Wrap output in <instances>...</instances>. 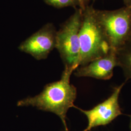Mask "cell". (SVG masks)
Listing matches in <instances>:
<instances>
[{"instance_id":"obj_12","label":"cell","mask_w":131,"mask_h":131,"mask_svg":"<svg viewBox=\"0 0 131 131\" xmlns=\"http://www.w3.org/2000/svg\"><path fill=\"white\" fill-rule=\"evenodd\" d=\"M130 131H131V119H130Z\"/></svg>"},{"instance_id":"obj_2","label":"cell","mask_w":131,"mask_h":131,"mask_svg":"<svg viewBox=\"0 0 131 131\" xmlns=\"http://www.w3.org/2000/svg\"><path fill=\"white\" fill-rule=\"evenodd\" d=\"M82 11L79 31V67L86 65L91 61L104 56L111 50L105 33L97 19L93 6L88 5Z\"/></svg>"},{"instance_id":"obj_4","label":"cell","mask_w":131,"mask_h":131,"mask_svg":"<svg viewBox=\"0 0 131 131\" xmlns=\"http://www.w3.org/2000/svg\"><path fill=\"white\" fill-rule=\"evenodd\" d=\"M83 11H75L57 31L56 48L59 52L65 67L76 70L79 67L80 46L79 31L82 21Z\"/></svg>"},{"instance_id":"obj_3","label":"cell","mask_w":131,"mask_h":131,"mask_svg":"<svg viewBox=\"0 0 131 131\" xmlns=\"http://www.w3.org/2000/svg\"><path fill=\"white\" fill-rule=\"evenodd\" d=\"M99 24L111 49L117 51L131 39V8L126 6L113 10L95 9Z\"/></svg>"},{"instance_id":"obj_11","label":"cell","mask_w":131,"mask_h":131,"mask_svg":"<svg viewBox=\"0 0 131 131\" xmlns=\"http://www.w3.org/2000/svg\"><path fill=\"white\" fill-rule=\"evenodd\" d=\"M125 6L131 8V0H123Z\"/></svg>"},{"instance_id":"obj_7","label":"cell","mask_w":131,"mask_h":131,"mask_svg":"<svg viewBox=\"0 0 131 131\" xmlns=\"http://www.w3.org/2000/svg\"><path fill=\"white\" fill-rule=\"evenodd\" d=\"M116 67H118L116 51L111 49L104 56L91 61L86 65L78 67L74 71V75L78 77L108 80L112 77L114 69Z\"/></svg>"},{"instance_id":"obj_8","label":"cell","mask_w":131,"mask_h":131,"mask_svg":"<svg viewBox=\"0 0 131 131\" xmlns=\"http://www.w3.org/2000/svg\"><path fill=\"white\" fill-rule=\"evenodd\" d=\"M118 67L123 70L126 80H131V39L116 51Z\"/></svg>"},{"instance_id":"obj_5","label":"cell","mask_w":131,"mask_h":131,"mask_svg":"<svg viewBox=\"0 0 131 131\" xmlns=\"http://www.w3.org/2000/svg\"><path fill=\"white\" fill-rule=\"evenodd\" d=\"M125 82L115 88L112 94L106 100L91 109L80 108L88 119V124L83 131H89L96 127L106 125L122 114L119 104V97Z\"/></svg>"},{"instance_id":"obj_6","label":"cell","mask_w":131,"mask_h":131,"mask_svg":"<svg viewBox=\"0 0 131 131\" xmlns=\"http://www.w3.org/2000/svg\"><path fill=\"white\" fill-rule=\"evenodd\" d=\"M56 32L53 24L48 23L22 42L18 48L37 60L45 59L56 48Z\"/></svg>"},{"instance_id":"obj_9","label":"cell","mask_w":131,"mask_h":131,"mask_svg":"<svg viewBox=\"0 0 131 131\" xmlns=\"http://www.w3.org/2000/svg\"><path fill=\"white\" fill-rule=\"evenodd\" d=\"M44 2L50 6L57 8H62L71 6L76 8L79 7V3L78 0H43Z\"/></svg>"},{"instance_id":"obj_13","label":"cell","mask_w":131,"mask_h":131,"mask_svg":"<svg viewBox=\"0 0 131 131\" xmlns=\"http://www.w3.org/2000/svg\"><path fill=\"white\" fill-rule=\"evenodd\" d=\"M65 131H69V129H66V130H65Z\"/></svg>"},{"instance_id":"obj_10","label":"cell","mask_w":131,"mask_h":131,"mask_svg":"<svg viewBox=\"0 0 131 131\" xmlns=\"http://www.w3.org/2000/svg\"><path fill=\"white\" fill-rule=\"evenodd\" d=\"M79 3V8L84 11L85 8L89 5V1L90 0H78Z\"/></svg>"},{"instance_id":"obj_1","label":"cell","mask_w":131,"mask_h":131,"mask_svg":"<svg viewBox=\"0 0 131 131\" xmlns=\"http://www.w3.org/2000/svg\"><path fill=\"white\" fill-rule=\"evenodd\" d=\"M75 70L65 67L60 79L46 84L37 95L19 101L18 106H33L54 113L61 119L65 130L68 129L66 122L67 113L70 108L74 106L77 97V89L70 83V76Z\"/></svg>"},{"instance_id":"obj_14","label":"cell","mask_w":131,"mask_h":131,"mask_svg":"<svg viewBox=\"0 0 131 131\" xmlns=\"http://www.w3.org/2000/svg\"><path fill=\"white\" fill-rule=\"evenodd\" d=\"M92 1H96V0H92Z\"/></svg>"}]
</instances>
